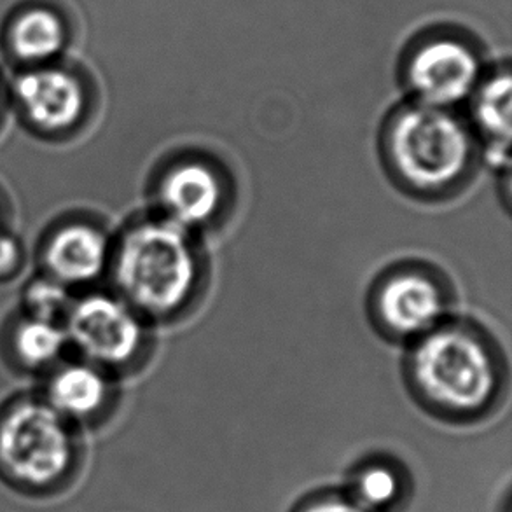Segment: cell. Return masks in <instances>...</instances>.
<instances>
[{
    "instance_id": "1",
    "label": "cell",
    "mask_w": 512,
    "mask_h": 512,
    "mask_svg": "<svg viewBox=\"0 0 512 512\" xmlns=\"http://www.w3.org/2000/svg\"><path fill=\"white\" fill-rule=\"evenodd\" d=\"M401 373L416 406L453 425L492 418L511 387L504 343L485 322L460 313L404 346Z\"/></svg>"
},
{
    "instance_id": "2",
    "label": "cell",
    "mask_w": 512,
    "mask_h": 512,
    "mask_svg": "<svg viewBox=\"0 0 512 512\" xmlns=\"http://www.w3.org/2000/svg\"><path fill=\"white\" fill-rule=\"evenodd\" d=\"M212 278L203 236L153 210L133 214L114 235L107 287L156 329L194 319L207 303Z\"/></svg>"
},
{
    "instance_id": "3",
    "label": "cell",
    "mask_w": 512,
    "mask_h": 512,
    "mask_svg": "<svg viewBox=\"0 0 512 512\" xmlns=\"http://www.w3.org/2000/svg\"><path fill=\"white\" fill-rule=\"evenodd\" d=\"M376 151L390 186L422 205L460 200L485 167L464 112L408 98L383 116Z\"/></svg>"
},
{
    "instance_id": "4",
    "label": "cell",
    "mask_w": 512,
    "mask_h": 512,
    "mask_svg": "<svg viewBox=\"0 0 512 512\" xmlns=\"http://www.w3.org/2000/svg\"><path fill=\"white\" fill-rule=\"evenodd\" d=\"M149 210L196 235H219L235 219L240 186L233 168L205 147L172 149L147 180Z\"/></svg>"
},
{
    "instance_id": "5",
    "label": "cell",
    "mask_w": 512,
    "mask_h": 512,
    "mask_svg": "<svg viewBox=\"0 0 512 512\" xmlns=\"http://www.w3.org/2000/svg\"><path fill=\"white\" fill-rule=\"evenodd\" d=\"M9 109L28 137L65 146L83 139L97 123L102 91L91 70L65 58L16 70L9 79Z\"/></svg>"
},
{
    "instance_id": "6",
    "label": "cell",
    "mask_w": 512,
    "mask_h": 512,
    "mask_svg": "<svg viewBox=\"0 0 512 512\" xmlns=\"http://www.w3.org/2000/svg\"><path fill=\"white\" fill-rule=\"evenodd\" d=\"M458 287L441 264L402 257L383 266L366 292V317L388 345L408 346L458 313Z\"/></svg>"
},
{
    "instance_id": "7",
    "label": "cell",
    "mask_w": 512,
    "mask_h": 512,
    "mask_svg": "<svg viewBox=\"0 0 512 512\" xmlns=\"http://www.w3.org/2000/svg\"><path fill=\"white\" fill-rule=\"evenodd\" d=\"M77 464L76 425L42 395H18L0 409V472L25 492L63 485Z\"/></svg>"
},
{
    "instance_id": "8",
    "label": "cell",
    "mask_w": 512,
    "mask_h": 512,
    "mask_svg": "<svg viewBox=\"0 0 512 512\" xmlns=\"http://www.w3.org/2000/svg\"><path fill=\"white\" fill-rule=\"evenodd\" d=\"M63 329L70 355L119 381L144 373L158 353V329L109 287L77 292Z\"/></svg>"
},
{
    "instance_id": "9",
    "label": "cell",
    "mask_w": 512,
    "mask_h": 512,
    "mask_svg": "<svg viewBox=\"0 0 512 512\" xmlns=\"http://www.w3.org/2000/svg\"><path fill=\"white\" fill-rule=\"evenodd\" d=\"M485 55L471 35L437 28L418 35L399 60V83L408 100L458 109L485 76Z\"/></svg>"
},
{
    "instance_id": "10",
    "label": "cell",
    "mask_w": 512,
    "mask_h": 512,
    "mask_svg": "<svg viewBox=\"0 0 512 512\" xmlns=\"http://www.w3.org/2000/svg\"><path fill=\"white\" fill-rule=\"evenodd\" d=\"M116 231L97 212L70 210L42 229L35 245V264L72 292L102 287L111 266Z\"/></svg>"
},
{
    "instance_id": "11",
    "label": "cell",
    "mask_w": 512,
    "mask_h": 512,
    "mask_svg": "<svg viewBox=\"0 0 512 512\" xmlns=\"http://www.w3.org/2000/svg\"><path fill=\"white\" fill-rule=\"evenodd\" d=\"M74 30L62 7L28 0L7 14L0 48L14 70L32 69L69 58Z\"/></svg>"
},
{
    "instance_id": "12",
    "label": "cell",
    "mask_w": 512,
    "mask_h": 512,
    "mask_svg": "<svg viewBox=\"0 0 512 512\" xmlns=\"http://www.w3.org/2000/svg\"><path fill=\"white\" fill-rule=\"evenodd\" d=\"M42 399L72 425L104 422L119 402L118 378L70 355L44 378Z\"/></svg>"
},
{
    "instance_id": "13",
    "label": "cell",
    "mask_w": 512,
    "mask_h": 512,
    "mask_svg": "<svg viewBox=\"0 0 512 512\" xmlns=\"http://www.w3.org/2000/svg\"><path fill=\"white\" fill-rule=\"evenodd\" d=\"M511 90L509 63L488 67L464 112L483 147L485 165L499 175L511 173Z\"/></svg>"
},
{
    "instance_id": "14",
    "label": "cell",
    "mask_w": 512,
    "mask_h": 512,
    "mask_svg": "<svg viewBox=\"0 0 512 512\" xmlns=\"http://www.w3.org/2000/svg\"><path fill=\"white\" fill-rule=\"evenodd\" d=\"M0 357L16 373L44 378L70 357L69 340L62 324L16 310L0 327Z\"/></svg>"
},
{
    "instance_id": "15",
    "label": "cell",
    "mask_w": 512,
    "mask_h": 512,
    "mask_svg": "<svg viewBox=\"0 0 512 512\" xmlns=\"http://www.w3.org/2000/svg\"><path fill=\"white\" fill-rule=\"evenodd\" d=\"M402 493L404 479L401 471L383 460H374L362 465L353 476L350 495L369 511L381 512L397 506L401 502Z\"/></svg>"
},
{
    "instance_id": "16",
    "label": "cell",
    "mask_w": 512,
    "mask_h": 512,
    "mask_svg": "<svg viewBox=\"0 0 512 512\" xmlns=\"http://www.w3.org/2000/svg\"><path fill=\"white\" fill-rule=\"evenodd\" d=\"M74 298L76 292L56 282L55 278L37 271L21 287L20 306L16 310L28 317L56 322L63 326V320L67 317Z\"/></svg>"
},
{
    "instance_id": "17",
    "label": "cell",
    "mask_w": 512,
    "mask_h": 512,
    "mask_svg": "<svg viewBox=\"0 0 512 512\" xmlns=\"http://www.w3.org/2000/svg\"><path fill=\"white\" fill-rule=\"evenodd\" d=\"M27 264L28 250L23 238L13 226L0 229V285L16 282Z\"/></svg>"
},
{
    "instance_id": "18",
    "label": "cell",
    "mask_w": 512,
    "mask_h": 512,
    "mask_svg": "<svg viewBox=\"0 0 512 512\" xmlns=\"http://www.w3.org/2000/svg\"><path fill=\"white\" fill-rule=\"evenodd\" d=\"M294 512H373L359 504L352 495L319 493L312 495Z\"/></svg>"
},
{
    "instance_id": "19",
    "label": "cell",
    "mask_w": 512,
    "mask_h": 512,
    "mask_svg": "<svg viewBox=\"0 0 512 512\" xmlns=\"http://www.w3.org/2000/svg\"><path fill=\"white\" fill-rule=\"evenodd\" d=\"M11 121V109H9V79L0 70V137L6 132L7 125Z\"/></svg>"
},
{
    "instance_id": "20",
    "label": "cell",
    "mask_w": 512,
    "mask_h": 512,
    "mask_svg": "<svg viewBox=\"0 0 512 512\" xmlns=\"http://www.w3.org/2000/svg\"><path fill=\"white\" fill-rule=\"evenodd\" d=\"M13 217V203H11V198H9L6 187L0 184V229L11 228Z\"/></svg>"
}]
</instances>
